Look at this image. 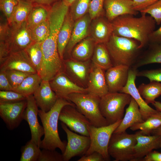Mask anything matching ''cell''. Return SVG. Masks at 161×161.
<instances>
[{
  "mask_svg": "<svg viewBox=\"0 0 161 161\" xmlns=\"http://www.w3.org/2000/svg\"><path fill=\"white\" fill-rule=\"evenodd\" d=\"M61 125L66 134L67 140L65 150L62 154L63 161H68L74 157L84 155L90 146L89 137L73 132L62 122Z\"/></svg>",
  "mask_w": 161,
  "mask_h": 161,
  "instance_id": "10",
  "label": "cell"
},
{
  "mask_svg": "<svg viewBox=\"0 0 161 161\" xmlns=\"http://www.w3.org/2000/svg\"><path fill=\"white\" fill-rule=\"evenodd\" d=\"M33 95L38 107L46 112L50 110L58 97L51 89L49 81L44 80Z\"/></svg>",
  "mask_w": 161,
  "mask_h": 161,
  "instance_id": "23",
  "label": "cell"
},
{
  "mask_svg": "<svg viewBox=\"0 0 161 161\" xmlns=\"http://www.w3.org/2000/svg\"><path fill=\"white\" fill-rule=\"evenodd\" d=\"M105 44L113 66L124 65L132 67L141 49L137 40L113 33Z\"/></svg>",
  "mask_w": 161,
  "mask_h": 161,
  "instance_id": "3",
  "label": "cell"
},
{
  "mask_svg": "<svg viewBox=\"0 0 161 161\" xmlns=\"http://www.w3.org/2000/svg\"><path fill=\"white\" fill-rule=\"evenodd\" d=\"M160 148H161V142L160 144Z\"/></svg>",
  "mask_w": 161,
  "mask_h": 161,
  "instance_id": "54",
  "label": "cell"
},
{
  "mask_svg": "<svg viewBox=\"0 0 161 161\" xmlns=\"http://www.w3.org/2000/svg\"><path fill=\"white\" fill-rule=\"evenodd\" d=\"M100 97L89 93H73L66 99L73 103L77 109L97 127L109 125L101 114L99 108Z\"/></svg>",
  "mask_w": 161,
  "mask_h": 161,
  "instance_id": "4",
  "label": "cell"
},
{
  "mask_svg": "<svg viewBox=\"0 0 161 161\" xmlns=\"http://www.w3.org/2000/svg\"><path fill=\"white\" fill-rule=\"evenodd\" d=\"M75 21L69 10L60 30L57 40L58 53L63 60L65 50L70 38Z\"/></svg>",
  "mask_w": 161,
  "mask_h": 161,
  "instance_id": "25",
  "label": "cell"
},
{
  "mask_svg": "<svg viewBox=\"0 0 161 161\" xmlns=\"http://www.w3.org/2000/svg\"><path fill=\"white\" fill-rule=\"evenodd\" d=\"M133 9L140 12L159 0H131Z\"/></svg>",
  "mask_w": 161,
  "mask_h": 161,
  "instance_id": "45",
  "label": "cell"
},
{
  "mask_svg": "<svg viewBox=\"0 0 161 161\" xmlns=\"http://www.w3.org/2000/svg\"><path fill=\"white\" fill-rule=\"evenodd\" d=\"M148 14L152 17L157 25L161 23V0L156 2L140 12Z\"/></svg>",
  "mask_w": 161,
  "mask_h": 161,
  "instance_id": "41",
  "label": "cell"
},
{
  "mask_svg": "<svg viewBox=\"0 0 161 161\" xmlns=\"http://www.w3.org/2000/svg\"><path fill=\"white\" fill-rule=\"evenodd\" d=\"M95 43L89 36L78 43L71 53V58L79 61L90 60L92 56Z\"/></svg>",
  "mask_w": 161,
  "mask_h": 161,
  "instance_id": "26",
  "label": "cell"
},
{
  "mask_svg": "<svg viewBox=\"0 0 161 161\" xmlns=\"http://www.w3.org/2000/svg\"><path fill=\"white\" fill-rule=\"evenodd\" d=\"M91 19L89 13L75 21L70 38L65 48L64 56L70 55L74 47L79 42L90 35Z\"/></svg>",
  "mask_w": 161,
  "mask_h": 161,
  "instance_id": "19",
  "label": "cell"
},
{
  "mask_svg": "<svg viewBox=\"0 0 161 161\" xmlns=\"http://www.w3.org/2000/svg\"><path fill=\"white\" fill-rule=\"evenodd\" d=\"M33 5H38L47 7H51L55 2L61 0H24Z\"/></svg>",
  "mask_w": 161,
  "mask_h": 161,
  "instance_id": "50",
  "label": "cell"
},
{
  "mask_svg": "<svg viewBox=\"0 0 161 161\" xmlns=\"http://www.w3.org/2000/svg\"><path fill=\"white\" fill-rule=\"evenodd\" d=\"M49 82L51 89L59 97L66 99L72 93H88L86 88L78 85L64 72L58 74Z\"/></svg>",
  "mask_w": 161,
  "mask_h": 161,
  "instance_id": "15",
  "label": "cell"
},
{
  "mask_svg": "<svg viewBox=\"0 0 161 161\" xmlns=\"http://www.w3.org/2000/svg\"><path fill=\"white\" fill-rule=\"evenodd\" d=\"M137 71L136 69L130 68L127 83L120 92L129 94L135 100L139 106L143 119L145 121L151 115L157 113L158 111L149 106L140 94L135 83Z\"/></svg>",
  "mask_w": 161,
  "mask_h": 161,
  "instance_id": "14",
  "label": "cell"
},
{
  "mask_svg": "<svg viewBox=\"0 0 161 161\" xmlns=\"http://www.w3.org/2000/svg\"><path fill=\"white\" fill-rule=\"evenodd\" d=\"M129 105L121 123L114 133L126 131L128 128H130L134 125L144 121L138 105L132 97Z\"/></svg>",
  "mask_w": 161,
  "mask_h": 161,
  "instance_id": "24",
  "label": "cell"
},
{
  "mask_svg": "<svg viewBox=\"0 0 161 161\" xmlns=\"http://www.w3.org/2000/svg\"><path fill=\"white\" fill-rule=\"evenodd\" d=\"M136 143L135 134H129L126 131L113 133L108 145V153L114 161H131Z\"/></svg>",
  "mask_w": 161,
  "mask_h": 161,
  "instance_id": "7",
  "label": "cell"
},
{
  "mask_svg": "<svg viewBox=\"0 0 161 161\" xmlns=\"http://www.w3.org/2000/svg\"><path fill=\"white\" fill-rule=\"evenodd\" d=\"M139 17L126 14L119 16L112 21L113 33L135 39L142 49L149 44V38L155 30L156 23L150 16L141 13Z\"/></svg>",
  "mask_w": 161,
  "mask_h": 161,
  "instance_id": "1",
  "label": "cell"
},
{
  "mask_svg": "<svg viewBox=\"0 0 161 161\" xmlns=\"http://www.w3.org/2000/svg\"><path fill=\"white\" fill-rule=\"evenodd\" d=\"M122 120L113 124L100 127H97L91 124L88 125L87 129L90 143L84 155L97 152L103 156L105 161H110V156L108 152L109 142L112 135L120 124Z\"/></svg>",
  "mask_w": 161,
  "mask_h": 161,
  "instance_id": "6",
  "label": "cell"
},
{
  "mask_svg": "<svg viewBox=\"0 0 161 161\" xmlns=\"http://www.w3.org/2000/svg\"><path fill=\"white\" fill-rule=\"evenodd\" d=\"M137 89L143 98L148 104L153 103L155 99L161 95V83L153 81L148 84L142 83Z\"/></svg>",
  "mask_w": 161,
  "mask_h": 161,
  "instance_id": "31",
  "label": "cell"
},
{
  "mask_svg": "<svg viewBox=\"0 0 161 161\" xmlns=\"http://www.w3.org/2000/svg\"><path fill=\"white\" fill-rule=\"evenodd\" d=\"M65 4L69 7H70L75 0H62Z\"/></svg>",
  "mask_w": 161,
  "mask_h": 161,
  "instance_id": "53",
  "label": "cell"
},
{
  "mask_svg": "<svg viewBox=\"0 0 161 161\" xmlns=\"http://www.w3.org/2000/svg\"><path fill=\"white\" fill-rule=\"evenodd\" d=\"M26 100L27 105L24 113L23 120L29 125L31 133V140L40 147L41 138L44 132L43 126L40 125L38 120V107L33 95L27 97Z\"/></svg>",
  "mask_w": 161,
  "mask_h": 161,
  "instance_id": "13",
  "label": "cell"
},
{
  "mask_svg": "<svg viewBox=\"0 0 161 161\" xmlns=\"http://www.w3.org/2000/svg\"><path fill=\"white\" fill-rule=\"evenodd\" d=\"M131 98L129 94L120 92H109L100 98V111L109 125L123 119L125 107L129 105Z\"/></svg>",
  "mask_w": 161,
  "mask_h": 161,
  "instance_id": "5",
  "label": "cell"
},
{
  "mask_svg": "<svg viewBox=\"0 0 161 161\" xmlns=\"http://www.w3.org/2000/svg\"><path fill=\"white\" fill-rule=\"evenodd\" d=\"M154 63H161V43L150 44L148 49L138 58L131 67L137 69L143 66Z\"/></svg>",
  "mask_w": 161,
  "mask_h": 161,
  "instance_id": "27",
  "label": "cell"
},
{
  "mask_svg": "<svg viewBox=\"0 0 161 161\" xmlns=\"http://www.w3.org/2000/svg\"><path fill=\"white\" fill-rule=\"evenodd\" d=\"M33 7L31 3L24 0L19 1L14 8L8 23L10 25H18L26 22Z\"/></svg>",
  "mask_w": 161,
  "mask_h": 161,
  "instance_id": "29",
  "label": "cell"
},
{
  "mask_svg": "<svg viewBox=\"0 0 161 161\" xmlns=\"http://www.w3.org/2000/svg\"><path fill=\"white\" fill-rule=\"evenodd\" d=\"M158 111L161 112V102L158 101H155L152 104Z\"/></svg>",
  "mask_w": 161,
  "mask_h": 161,
  "instance_id": "51",
  "label": "cell"
},
{
  "mask_svg": "<svg viewBox=\"0 0 161 161\" xmlns=\"http://www.w3.org/2000/svg\"><path fill=\"white\" fill-rule=\"evenodd\" d=\"M150 44L161 43V25L157 29L154 30L149 38Z\"/></svg>",
  "mask_w": 161,
  "mask_h": 161,
  "instance_id": "48",
  "label": "cell"
},
{
  "mask_svg": "<svg viewBox=\"0 0 161 161\" xmlns=\"http://www.w3.org/2000/svg\"><path fill=\"white\" fill-rule=\"evenodd\" d=\"M130 67L124 65L113 66L106 70L105 77L109 92H120L128 81Z\"/></svg>",
  "mask_w": 161,
  "mask_h": 161,
  "instance_id": "17",
  "label": "cell"
},
{
  "mask_svg": "<svg viewBox=\"0 0 161 161\" xmlns=\"http://www.w3.org/2000/svg\"><path fill=\"white\" fill-rule=\"evenodd\" d=\"M104 0H91L88 13L92 20L105 14Z\"/></svg>",
  "mask_w": 161,
  "mask_h": 161,
  "instance_id": "40",
  "label": "cell"
},
{
  "mask_svg": "<svg viewBox=\"0 0 161 161\" xmlns=\"http://www.w3.org/2000/svg\"><path fill=\"white\" fill-rule=\"evenodd\" d=\"M4 71L13 90L18 87L26 77L32 74L15 70L9 69Z\"/></svg>",
  "mask_w": 161,
  "mask_h": 161,
  "instance_id": "38",
  "label": "cell"
},
{
  "mask_svg": "<svg viewBox=\"0 0 161 161\" xmlns=\"http://www.w3.org/2000/svg\"><path fill=\"white\" fill-rule=\"evenodd\" d=\"M151 134L152 135H156L161 136V126L152 131Z\"/></svg>",
  "mask_w": 161,
  "mask_h": 161,
  "instance_id": "52",
  "label": "cell"
},
{
  "mask_svg": "<svg viewBox=\"0 0 161 161\" xmlns=\"http://www.w3.org/2000/svg\"><path fill=\"white\" fill-rule=\"evenodd\" d=\"M75 107V104L65 106L60 112L59 120L64 123L71 131L89 136L87 126L91 124Z\"/></svg>",
  "mask_w": 161,
  "mask_h": 161,
  "instance_id": "9",
  "label": "cell"
},
{
  "mask_svg": "<svg viewBox=\"0 0 161 161\" xmlns=\"http://www.w3.org/2000/svg\"><path fill=\"white\" fill-rule=\"evenodd\" d=\"M38 161H64L62 154L55 150L42 149Z\"/></svg>",
  "mask_w": 161,
  "mask_h": 161,
  "instance_id": "43",
  "label": "cell"
},
{
  "mask_svg": "<svg viewBox=\"0 0 161 161\" xmlns=\"http://www.w3.org/2000/svg\"><path fill=\"white\" fill-rule=\"evenodd\" d=\"M78 161H105L103 156L99 153L94 152L87 155H84Z\"/></svg>",
  "mask_w": 161,
  "mask_h": 161,
  "instance_id": "47",
  "label": "cell"
},
{
  "mask_svg": "<svg viewBox=\"0 0 161 161\" xmlns=\"http://www.w3.org/2000/svg\"><path fill=\"white\" fill-rule=\"evenodd\" d=\"M19 0H0V9L8 22Z\"/></svg>",
  "mask_w": 161,
  "mask_h": 161,
  "instance_id": "42",
  "label": "cell"
},
{
  "mask_svg": "<svg viewBox=\"0 0 161 161\" xmlns=\"http://www.w3.org/2000/svg\"><path fill=\"white\" fill-rule=\"evenodd\" d=\"M161 126V112H158L149 117L142 123L134 125L130 128L132 131L140 130L143 135H150L153 130Z\"/></svg>",
  "mask_w": 161,
  "mask_h": 161,
  "instance_id": "33",
  "label": "cell"
},
{
  "mask_svg": "<svg viewBox=\"0 0 161 161\" xmlns=\"http://www.w3.org/2000/svg\"><path fill=\"white\" fill-rule=\"evenodd\" d=\"M42 80L37 73L31 74L26 77L13 91L21 93L27 97L33 95L39 87Z\"/></svg>",
  "mask_w": 161,
  "mask_h": 161,
  "instance_id": "30",
  "label": "cell"
},
{
  "mask_svg": "<svg viewBox=\"0 0 161 161\" xmlns=\"http://www.w3.org/2000/svg\"><path fill=\"white\" fill-rule=\"evenodd\" d=\"M0 90L2 91L13 90V88L10 83L4 71L0 70Z\"/></svg>",
  "mask_w": 161,
  "mask_h": 161,
  "instance_id": "46",
  "label": "cell"
},
{
  "mask_svg": "<svg viewBox=\"0 0 161 161\" xmlns=\"http://www.w3.org/2000/svg\"><path fill=\"white\" fill-rule=\"evenodd\" d=\"M135 134L137 143L134 147V155L131 161H140L153 149L160 148L161 136L145 135L140 131Z\"/></svg>",
  "mask_w": 161,
  "mask_h": 161,
  "instance_id": "16",
  "label": "cell"
},
{
  "mask_svg": "<svg viewBox=\"0 0 161 161\" xmlns=\"http://www.w3.org/2000/svg\"><path fill=\"white\" fill-rule=\"evenodd\" d=\"M0 66V70L11 69L37 73L25 50L10 54Z\"/></svg>",
  "mask_w": 161,
  "mask_h": 161,
  "instance_id": "18",
  "label": "cell"
},
{
  "mask_svg": "<svg viewBox=\"0 0 161 161\" xmlns=\"http://www.w3.org/2000/svg\"><path fill=\"white\" fill-rule=\"evenodd\" d=\"M64 61V72L78 85L87 88L91 61H79L71 57Z\"/></svg>",
  "mask_w": 161,
  "mask_h": 161,
  "instance_id": "11",
  "label": "cell"
},
{
  "mask_svg": "<svg viewBox=\"0 0 161 161\" xmlns=\"http://www.w3.org/2000/svg\"><path fill=\"white\" fill-rule=\"evenodd\" d=\"M27 100L11 103H0V116L8 129L18 127L23 120Z\"/></svg>",
  "mask_w": 161,
  "mask_h": 161,
  "instance_id": "12",
  "label": "cell"
},
{
  "mask_svg": "<svg viewBox=\"0 0 161 161\" xmlns=\"http://www.w3.org/2000/svg\"><path fill=\"white\" fill-rule=\"evenodd\" d=\"M29 29L33 41L42 43L47 38L49 33L48 19Z\"/></svg>",
  "mask_w": 161,
  "mask_h": 161,
  "instance_id": "36",
  "label": "cell"
},
{
  "mask_svg": "<svg viewBox=\"0 0 161 161\" xmlns=\"http://www.w3.org/2000/svg\"><path fill=\"white\" fill-rule=\"evenodd\" d=\"M50 7L33 5L26 21L29 29L48 20Z\"/></svg>",
  "mask_w": 161,
  "mask_h": 161,
  "instance_id": "32",
  "label": "cell"
},
{
  "mask_svg": "<svg viewBox=\"0 0 161 161\" xmlns=\"http://www.w3.org/2000/svg\"><path fill=\"white\" fill-rule=\"evenodd\" d=\"M90 27V36L95 44L105 43L109 39L113 33L112 22L103 16L92 20Z\"/></svg>",
  "mask_w": 161,
  "mask_h": 161,
  "instance_id": "22",
  "label": "cell"
},
{
  "mask_svg": "<svg viewBox=\"0 0 161 161\" xmlns=\"http://www.w3.org/2000/svg\"><path fill=\"white\" fill-rule=\"evenodd\" d=\"M67 105L74 104L65 99L58 97L55 104L48 112H46L41 109L38 110V116L41 120L44 132V137L41 140L40 148L55 150L58 148L62 154L64 152L66 144L60 139L58 124L62 108Z\"/></svg>",
  "mask_w": 161,
  "mask_h": 161,
  "instance_id": "2",
  "label": "cell"
},
{
  "mask_svg": "<svg viewBox=\"0 0 161 161\" xmlns=\"http://www.w3.org/2000/svg\"><path fill=\"white\" fill-rule=\"evenodd\" d=\"M0 42L5 44L10 55L25 50L33 42L26 21L18 25L9 24L5 36Z\"/></svg>",
  "mask_w": 161,
  "mask_h": 161,
  "instance_id": "8",
  "label": "cell"
},
{
  "mask_svg": "<svg viewBox=\"0 0 161 161\" xmlns=\"http://www.w3.org/2000/svg\"><path fill=\"white\" fill-rule=\"evenodd\" d=\"M41 150L38 145L31 139L22 146L20 161H38Z\"/></svg>",
  "mask_w": 161,
  "mask_h": 161,
  "instance_id": "34",
  "label": "cell"
},
{
  "mask_svg": "<svg viewBox=\"0 0 161 161\" xmlns=\"http://www.w3.org/2000/svg\"><path fill=\"white\" fill-rule=\"evenodd\" d=\"M91 0H75L70 6L69 12L75 21L88 13Z\"/></svg>",
  "mask_w": 161,
  "mask_h": 161,
  "instance_id": "37",
  "label": "cell"
},
{
  "mask_svg": "<svg viewBox=\"0 0 161 161\" xmlns=\"http://www.w3.org/2000/svg\"><path fill=\"white\" fill-rule=\"evenodd\" d=\"M42 44L33 42L25 49L38 73L40 70L43 58Z\"/></svg>",
  "mask_w": 161,
  "mask_h": 161,
  "instance_id": "35",
  "label": "cell"
},
{
  "mask_svg": "<svg viewBox=\"0 0 161 161\" xmlns=\"http://www.w3.org/2000/svg\"><path fill=\"white\" fill-rule=\"evenodd\" d=\"M104 71L92 63L86 88L88 93L101 98L109 93Z\"/></svg>",
  "mask_w": 161,
  "mask_h": 161,
  "instance_id": "21",
  "label": "cell"
},
{
  "mask_svg": "<svg viewBox=\"0 0 161 161\" xmlns=\"http://www.w3.org/2000/svg\"><path fill=\"white\" fill-rule=\"evenodd\" d=\"M104 8L105 16L111 22L122 15L136 16L139 13L133 9L131 0H104Z\"/></svg>",
  "mask_w": 161,
  "mask_h": 161,
  "instance_id": "20",
  "label": "cell"
},
{
  "mask_svg": "<svg viewBox=\"0 0 161 161\" xmlns=\"http://www.w3.org/2000/svg\"><path fill=\"white\" fill-rule=\"evenodd\" d=\"M91 61L93 64L104 70L113 66L105 44H95Z\"/></svg>",
  "mask_w": 161,
  "mask_h": 161,
  "instance_id": "28",
  "label": "cell"
},
{
  "mask_svg": "<svg viewBox=\"0 0 161 161\" xmlns=\"http://www.w3.org/2000/svg\"><path fill=\"white\" fill-rule=\"evenodd\" d=\"M27 97L13 91H0V103H11L26 100Z\"/></svg>",
  "mask_w": 161,
  "mask_h": 161,
  "instance_id": "39",
  "label": "cell"
},
{
  "mask_svg": "<svg viewBox=\"0 0 161 161\" xmlns=\"http://www.w3.org/2000/svg\"><path fill=\"white\" fill-rule=\"evenodd\" d=\"M140 161H161V153L152 151L145 156Z\"/></svg>",
  "mask_w": 161,
  "mask_h": 161,
  "instance_id": "49",
  "label": "cell"
},
{
  "mask_svg": "<svg viewBox=\"0 0 161 161\" xmlns=\"http://www.w3.org/2000/svg\"><path fill=\"white\" fill-rule=\"evenodd\" d=\"M137 77L147 78L150 82L155 81L161 83V68L150 70L137 71Z\"/></svg>",
  "mask_w": 161,
  "mask_h": 161,
  "instance_id": "44",
  "label": "cell"
}]
</instances>
